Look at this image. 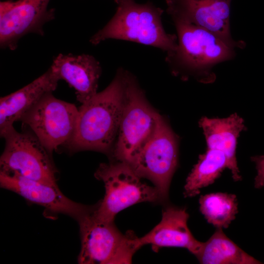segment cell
I'll list each match as a JSON object with an SVG mask.
<instances>
[{"instance_id": "1", "label": "cell", "mask_w": 264, "mask_h": 264, "mask_svg": "<svg viewBox=\"0 0 264 264\" xmlns=\"http://www.w3.org/2000/svg\"><path fill=\"white\" fill-rule=\"evenodd\" d=\"M124 70L118 69L105 89L78 108L75 130L66 146L70 152L91 150L110 154L124 102Z\"/></svg>"}, {"instance_id": "2", "label": "cell", "mask_w": 264, "mask_h": 264, "mask_svg": "<svg viewBox=\"0 0 264 264\" xmlns=\"http://www.w3.org/2000/svg\"><path fill=\"white\" fill-rule=\"evenodd\" d=\"M173 22L177 45L175 50L167 53L165 61L175 74L210 82L215 79L213 68L235 57V49L213 33L182 22Z\"/></svg>"}, {"instance_id": "3", "label": "cell", "mask_w": 264, "mask_h": 264, "mask_svg": "<svg viewBox=\"0 0 264 264\" xmlns=\"http://www.w3.org/2000/svg\"><path fill=\"white\" fill-rule=\"evenodd\" d=\"M116 12L109 22L90 39L94 45L112 39L133 42L159 48L167 53L175 50L177 37L167 33L162 25L163 10L151 2L114 0Z\"/></svg>"}, {"instance_id": "4", "label": "cell", "mask_w": 264, "mask_h": 264, "mask_svg": "<svg viewBox=\"0 0 264 264\" xmlns=\"http://www.w3.org/2000/svg\"><path fill=\"white\" fill-rule=\"evenodd\" d=\"M124 81L123 110L109 155L129 165L152 137L161 116L149 104L135 77L125 70Z\"/></svg>"}, {"instance_id": "5", "label": "cell", "mask_w": 264, "mask_h": 264, "mask_svg": "<svg viewBox=\"0 0 264 264\" xmlns=\"http://www.w3.org/2000/svg\"><path fill=\"white\" fill-rule=\"evenodd\" d=\"M94 176L103 182L105 187L103 199L92 209L93 216L99 220L113 221L117 213L135 204L164 202L157 188L143 182L124 162L111 160L101 163Z\"/></svg>"}, {"instance_id": "6", "label": "cell", "mask_w": 264, "mask_h": 264, "mask_svg": "<svg viewBox=\"0 0 264 264\" xmlns=\"http://www.w3.org/2000/svg\"><path fill=\"white\" fill-rule=\"evenodd\" d=\"M93 205L78 221L81 248L78 263L131 264L142 246L132 231L121 233L113 221H103L93 215Z\"/></svg>"}, {"instance_id": "7", "label": "cell", "mask_w": 264, "mask_h": 264, "mask_svg": "<svg viewBox=\"0 0 264 264\" xmlns=\"http://www.w3.org/2000/svg\"><path fill=\"white\" fill-rule=\"evenodd\" d=\"M3 138L0 171L16 172L27 178L57 185L51 154L30 130L19 132L14 129Z\"/></svg>"}, {"instance_id": "8", "label": "cell", "mask_w": 264, "mask_h": 264, "mask_svg": "<svg viewBox=\"0 0 264 264\" xmlns=\"http://www.w3.org/2000/svg\"><path fill=\"white\" fill-rule=\"evenodd\" d=\"M177 164L176 137L161 116L152 137L129 165L141 178L152 182L164 202Z\"/></svg>"}, {"instance_id": "9", "label": "cell", "mask_w": 264, "mask_h": 264, "mask_svg": "<svg viewBox=\"0 0 264 264\" xmlns=\"http://www.w3.org/2000/svg\"><path fill=\"white\" fill-rule=\"evenodd\" d=\"M78 109L73 104L44 95L20 121L28 127L51 154L66 146L73 134Z\"/></svg>"}, {"instance_id": "10", "label": "cell", "mask_w": 264, "mask_h": 264, "mask_svg": "<svg viewBox=\"0 0 264 264\" xmlns=\"http://www.w3.org/2000/svg\"><path fill=\"white\" fill-rule=\"evenodd\" d=\"M232 0H166L167 13L174 21L191 24L215 34L234 49H243V41L233 39L230 31Z\"/></svg>"}, {"instance_id": "11", "label": "cell", "mask_w": 264, "mask_h": 264, "mask_svg": "<svg viewBox=\"0 0 264 264\" xmlns=\"http://www.w3.org/2000/svg\"><path fill=\"white\" fill-rule=\"evenodd\" d=\"M50 0H17L0 4V44L16 48L20 38L28 33L43 35V26L52 20L54 12L48 9Z\"/></svg>"}, {"instance_id": "12", "label": "cell", "mask_w": 264, "mask_h": 264, "mask_svg": "<svg viewBox=\"0 0 264 264\" xmlns=\"http://www.w3.org/2000/svg\"><path fill=\"white\" fill-rule=\"evenodd\" d=\"M0 187L13 191L30 202L49 211L68 215L77 221L91 206L76 203L66 198L57 185H51L25 177L16 172L0 171Z\"/></svg>"}, {"instance_id": "13", "label": "cell", "mask_w": 264, "mask_h": 264, "mask_svg": "<svg viewBox=\"0 0 264 264\" xmlns=\"http://www.w3.org/2000/svg\"><path fill=\"white\" fill-rule=\"evenodd\" d=\"M189 217L185 208L166 206L162 211L160 222L139 238L141 246L151 244L155 252L163 247H182L196 256L202 242L196 240L189 230L187 224Z\"/></svg>"}, {"instance_id": "14", "label": "cell", "mask_w": 264, "mask_h": 264, "mask_svg": "<svg viewBox=\"0 0 264 264\" xmlns=\"http://www.w3.org/2000/svg\"><path fill=\"white\" fill-rule=\"evenodd\" d=\"M59 80L50 67L19 90L0 99V135L3 138L44 95L53 92Z\"/></svg>"}, {"instance_id": "15", "label": "cell", "mask_w": 264, "mask_h": 264, "mask_svg": "<svg viewBox=\"0 0 264 264\" xmlns=\"http://www.w3.org/2000/svg\"><path fill=\"white\" fill-rule=\"evenodd\" d=\"M50 68L59 80H65L75 89L81 104L97 92L101 68L93 56L60 54L55 58Z\"/></svg>"}, {"instance_id": "16", "label": "cell", "mask_w": 264, "mask_h": 264, "mask_svg": "<svg viewBox=\"0 0 264 264\" xmlns=\"http://www.w3.org/2000/svg\"><path fill=\"white\" fill-rule=\"evenodd\" d=\"M225 169H229L231 173L235 170L226 149L217 143L206 144V151L199 155L197 163L186 178L184 197L198 195L201 188L213 184Z\"/></svg>"}, {"instance_id": "17", "label": "cell", "mask_w": 264, "mask_h": 264, "mask_svg": "<svg viewBox=\"0 0 264 264\" xmlns=\"http://www.w3.org/2000/svg\"><path fill=\"white\" fill-rule=\"evenodd\" d=\"M202 264H259L262 263L249 255L217 228L211 237L202 242L196 256Z\"/></svg>"}, {"instance_id": "18", "label": "cell", "mask_w": 264, "mask_h": 264, "mask_svg": "<svg viewBox=\"0 0 264 264\" xmlns=\"http://www.w3.org/2000/svg\"><path fill=\"white\" fill-rule=\"evenodd\" d=\"M199 203L205 219L217 228L228 227L238 213V203L234 194L217 192L201 195Z\"/></svg>"}, {"instance_id": "19", "label": "cell", "mask_w": 264, "mask_h": 264, "mask_svg": "<svg viewBox=\"0 0 264 264\" xmlns=\"http://www.w3.org/2000/svg\"><path fill=\"white\" fill-rule=\"evenodd\" d=\"M255 164L257 174L254 179V187L261 188L264 187V155H256L251 157Z\"/></svg>"}]
</instances>
